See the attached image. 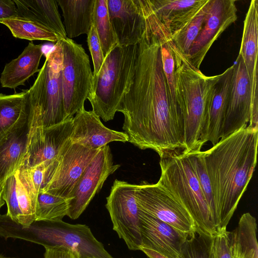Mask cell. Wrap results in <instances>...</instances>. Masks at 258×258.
Masks as SVG:
<instances>
[{"mask_svg":"<svg viewBox=\"0 0 258 258\" xmlns=\"http://www.w3.org/2000/svg\"><path fill=\"white\" fill-rule=\"evenodd\" d=\"M234 66L221 74L202 131V146L208 142L213 145L221 139L222 126L226 114L232 84Z\"/></svg>","mask_w":258,"mask_h":258,"instance_id":"19","label":"cell"},{"mask_svg":"<svg viewBox=\"0 0 258 258\" xmlns=\"http://www.w3.org/2000/svg\"><path fill=\"white\" fill-rule=\"evenodd\" d=\"M93 24L94 25L105 57L118 44L117 39L110 21L107 0H95Z\"/></svg>","mask_w":258,"mask_h":258,"instance_id":"30","label":"cell"},{"mask_svg":"<svg viewBox=\"0 0 258 258\" xmlns=\"http://www.w3.org/2000/svg\"><path fill=\"white\" fill-rule=\"evenodd\" d=\"M185 152L192 169L197 178L202 191L209 208L213 222L217 231L218 220L215 207L212 187L201 150Z\"/></svg>","mask_w":258,"mask_h":258,"instance_id":"32","label":"cell"},{"mask_svg":"<svg viewBox=\"0 0 258 258\" xmlns=\"http://www.w3.org/2000/svg\"><path fill=\"white\" fill-rule=\"evenodd\" d=\"M72 123L70 137L71 142L90 149H100L114 141L128 142V137L124 132L106 127L94 112L87 111L85 108L76 114Z\"/></svg>","mask_w":258,"mask_h":258,"instance_id":"17","label":"cell"},{"mask_svg":"<svg viewBox=\"0 0 258 258\" xmlns=\"http://www.w3.org/2000/svg\"><path fill=\"white\" fill-rule=\"evenodd\" d=\"M27 134L28 123L0 144V188L23 167Z\"/></svg>","mask_w":258,"mask_h":258,"instance_id":"26","label":"cell"},{"mask_svg":"<svg viewBox=\"0 0 258 258\" xmlns=\"http://www.w3.org/2000/svg\"><path fill=\"white\" fill-rule=\"evenodd\" d=\"M78 258H82V257H79V255H78Z\"/></svg>","mask_w":258,"mask_h":258,"instance_id":"42","label":"cell"},{"mask_svg":"<svg viewBox=\"0 0 258 258\" xmlns=\"http://www.w3.org/2000/svg\"><path fill=\"white\" fill-rule=\"evenodd\" d=\"M17 17L36 22L54 32L59 40L67 37L56 0H14Z\"/></svg>","mask_w":258,"mask_h":258,"instance_id":"23","label":"cell"},{"mask_svg":"<svg viewBox=\"0 0 258 258\" xmlns=\"http://www.w3.org/2000/svg\"><path fill=\"white\" fill-rule=\"evenodd\" d=\"M135 187L136 184L115 179L105 205L113 230L131 250H140L142 246Z\"/></svg>","mask_w":258,"mask_h":258,"instance_id":"10","label":"cell"},{"mask_svg":"<svg viewBox=\"0 0 258 258\" xmlns=\"http://www.w3.org/2000/svg\"><path fill=\"white\" fill-rule=\"evenodd\" d=\"M43 54L42 46L29 42L19 56L7 63L0 77L1 86L15 89L23 85L35 73Z\"/></svg>","mask_w":258,"mask_h":258,"instance_id":"25","label":"cell"},{"mask_svg":"<svg viewBox=\"0 0 258 258\" xmlns=\"http://www.w3.org/2000/svg\"><path fill=\"white\" fill-rule=\"evenodd\" d=\"M29 116L28 90L12 95L0 93V144L24 127Z\"/></svg>","mask_w":258,"mask_h":258,"instance_id":"24","label":"cell"},{"mask_svg":"<svg viewBox=\"0 0 258 258\" xmlns=\"http://www.w3.org/2000/svg\"><path fill=\"white\" fill-rule=\"evenodd\" d=\"M68 210L69 199L40 191L36 200L35 221H62Z\"/></svg>","mask_w":258,"mask_h":258,"instance_id":"31","label":"cell"},{"mask_svg":"<svg viewBox=\"0 0 258 258\" xmlns=\"http://www.w3.org/2000/svg\"><path fill=\"white\" fill-rule=\"evenodd\" d=\"M153 17L171 36L184 27L207 0H145Z\"/></svg>","mask_w":258,"mask_h":258,"instance_id":"18","label":"cell"},{"mask_svg":"<svg viewBox=\"0 0 258 258\" xmlns=\"http://www.w3.org/2000/svg\"><path fill=\"white\" fill-rule=\"evenodd\" d=\"M17 8L14 0H0V20L17 17Z\"/></svg>","mask_w":258,"mask_h":258,"instance_id":"38","label":"cell"},{"mask_svg":"<svg viewBox=\"0 0 258 258\" xmlns=\"http://www.w3.org/2000/svg\"><path fill=\"white\" fill-rule=\"evenodd\" d=\"M62 52V85L64 120L84 108L90 95L93 72L82 45L68 37L59 40Z\"/></svg>","mask_w":258,"mask_h":258,"instance_id":"8","label":"cell"},{"mask_svg":"<svg viewBox=\"0 0 258 258\" xmlns=\"http://www.w3.org/2000/svg\"><path fill=\"white\" fill-rule=\"evenodd\" d=\"M73 118L44 128L42 140L26 152L24 164L21 168H27L41 164L47 167L50 166L64 143L70 139L73 127Z\"/></svg>","mask_w":258,"mask_h":258,"instance_id":"21","label":"cell"},{"mask_svg":"<svg viewBox=\"0 0 258 258\" xmlns=\"http://www.w3.org/2000/svg\"><path fill=\"white\" fill-rule=\"evenodd\" d=\"M62 52L60 41L47 53L34 84L28 90L30 111L41 118L43 128L64 121Z\"/></svg>","mask_w":258,"mask_h":258,"instance_id":"7","label":"cell"},{"mask_svg":"<svg viewBox=\"0 0 258 258\" xmlns=\"http://www.w3.org/2000/svg\"><path fill=\"white\" fill-rule=\"evenodd\" d=\"M5 204L4 200L3 199V189L0 188V209Z\"/></svg>","mask_w":258,"mask_h":258,"instance_id":"40","label":"cell"},{"mask_svg":"<svg viewBox=\"0 0 258 258\" xmlns=\"http://www.w3.org/2000/svg\"><path fill=\"white\" fill-rule=\"evenodd\" d=\"M209 2L210 0H207L197 15L184 27L171 36L173 44L186 56L201 31Z\"/></svg>","mask_w":258,"mask_h":258,"instance_id":"33","label":"cell"},{"mask_svg":"<svg viewBox=\"0 0 258 258\" xmlns=\"http://www.w3.org/2000/svg\"><path fill=\"white\" fill-rule=\"evenodd\" d=\"M256 220L249 213H244L236 228L232 231L239 258H258Z\"/></svg>","mask_w":258,"mask_h":258,"instance_id":"28","label":"cell"},{"mask_svg":"<svg viewBox=\"0 0 258 258\" xmlns=\"http://www.w3.org/2000/svg\"><path fill=\"white\" fill-rule=\"evenodd\" d=\"M213 236L196 230L183 242L179 258H213Z\"/></svg>","mask_w":258,"mask_h":258,"instance_id":"34","label":"cell"},{"mask_svg":"<svg viewBox=\"0 0 258 258\" xmlns=\"http://www.w3.org/2000/svg\"><path fill=\"white\" fill-rule=\"evenodd\" d=\"M110 21L118 44L135 45L146 28V18L141 0H107Z\"/></svg>","mask_w":258,"mask_h":258,"instance_id":"15","label":"cell"},{"mask_svg":"<svg viewBox=\"0 0 258 258\" xmlns=\"http://www.w3.org/2000/svg\"><path fill=\"white\" fill-rule=\"evenodd\" d=\"M257 143L258 130L246 127L203 151L218 220L217 231L227 229L246 189L256 165Z\"/></svg>","mask_w":258,"mask_h":258,"instance_id":"2","label":"cell"},{"mask_svg":"<svg viewBox=\"0 0 258 258\" xmlns=\"http://www.w3.org/2000/svg\"><path fill=\"white\" fill-rule=\"evenodd\" d=\"M135 197L141 211L189 236L196 230L192 219L184 207L164 187L143 181L136 184Z\"/></svg>","mask_w":258,"mask_h":258,"instance_id":"11","label":"cell"},{"mask_svg":"<svg viewBox=\"0 0 258 258\" xmlns=\"http://www.w3.org/2000/svg\"><path fill=\"white\" fill-rule=\"evenodd\" d=\"M18 38L28 40H46L57 42V36L48 28L31 21L17 17L0 20Z\"/></svg>","mask_w":258,"mask_h":258,"instance_id":"29","label":"cell"},{"mask_svg":"<svg viewBox=\"0 0 258 258\" xmlns=\"http://www.w3.org/2000/svg\"><path fill=\"white\" fill-rule=\"evenodd\" d=\"M137 44L128 46L116 45L104 57L98 74L92 76L88 99L92 111L104 121L113 119L127 90L135 60Z\"/></svg>","mask_w":258,"mask_h":258,"instance_id":"5","label":"cell"},{"mask_svg":"<svg viewBox=\"0 0 258 258\" xmlns=\"http://www.w3.org/2000/svg\"><path fill=\"white\" fill-rule=\"evenodd\" d=\"M64 19L67 37L88 34L93 23L95 0H56Z\"/></svg>","mask_w":258,"mask_h":258,"instance_id":"27","label":"cell"},{"mask_svg":"<svg viewBox=\"0 0 258 258\" xmlns=\"http://www.w3.org/2000/svg\"><path fill=\"white\" fill-rule=\"evenodd\" d=\"M142 246L165 256L179 258L181 245L188 236L170 225L139 210Z\"/></svg>","mask_w":258,"mask_h":258,"instance_id":"16","label":"cell"},{"mask_svg":"<svg viewBox=\"0 0 258 258\" xmlns=\"http://www.w3.org/2000/svg\"><path fill=\"white\" fill-rule=\"evenodd\" d=\"M101 149H90L68 139L47 167L41 191L69 199L78 180Z\"/></svg>","mask_w":258,"mask_h":258,"instance_id":"9","label":"cell"},{"mask_svg":"<svg viewBox=\"0 0 258 258\" xmlns=\"http://www.w3.org/2000/svg\"><path fill=\"white\" fill-rule=\"evenodd\" d=\"M44 258H78V255L61 246L45 247Z\"/></svg>","mask_w":258,"mask_h":258,"instance_id":"37","label":"cell"},{"mask_svg":"<svg viewBox=\"0 0 258 258\" xmlns=\"http://www.w3.org/2000/svg\"><path fill=\"white\" fill-rule=\"evenodd\" d=\"M119 167V164H114L109 146L103 147L86 168L71 194L67 216L73 220L79 218L100 190L108 177Z\"/></svg>","mask_w":258,"mask_h":258,"instance_id":"12","label":"cell"},{"mask_svg":"<svg viewBox=\"0 0 258 258\" xmlns=\"http://www.w3.org/2000/svg\"><path fill=\"white\" fill-rule=\"evenodd\" d=\"M128 142L160 159L185 151L183 120L170 95L157 32L147 27L137 44L130 82L117 109Z\"/></svg>","mask_w":258,"mask_h":258,"instance_id":"1","label":"cell"},{"mask_svg":"<svg viewBox=\"0 0 258 258\" xmlns=\"http://www.w3.org/2000/svg\"><path fill=\"white\" fill-rule=\"evenodd\" d=\"M0 236L28 241L44 248L63 246L82 258H114L85 224L35 221L24 227L6 214H0Z\"/></svg>","mask_w":258,"mask_h":258,"instance_id":"4","label":"cell"},{"mask_svg":"<svg viewBox=\"0 0 258 258\" xmlns=\"http://www.w3.org/2000/svg\"><path fill=\"white\" fill-rule=\"evenodd\" d=\"M232 84L221 139L248 126L252 109V87L241 56L238 55L233 64Z\"/></svg>","mask_w":258,"mask_h":258,"instance_id":"14","label":"cell"},{"mask_svg":"<svg viewBox=\"0 0 258 258\" xmlns=\"http://www.w3.org/2000/svg\"><path fill=\"white\" fill-rule=\"evenodd\" d=\"M0 258H15V257L7 256H6L2 253H0Z\"/></svg>","mask_w":258,"mask_h":258,"instance_id":"41","label":"cell"},{"mask_svg":"<svg viewBox=\"0 0 258 258\" xmlns=\"http://www.w3.org/2000/svg\"><path fill=\"white\" fill-rule=\"evenodd\" d=\"M140 250L143 251L149 258H168L158 252L147 248L141 247Z\"/></svg>","mask_w":258,"mask_h":258,"instance_id":"39","label":"cell"},{"mask_svg":"<svg viewBox=\"0 0 258 258\" xmlns=\"http://www.w3.org/2000/svg\"><path fill=\"white\" fill-rule=\"evenodd\" d=\"M212 254L213 258H239L232 231L222 229L213 236Z\"/></svg>","mask_w":258,"mask_h":258,"instance_id":"35","label":"cell"},{"mask_svg":"<svg viewBox=\"0 0 258 258\" xmlns=\"http://www.w3.org/2000/svg\"><path fill=\"white\" fill-rule=\"evenodd\" d=\"M2 189L7 215L24 227L34 222L36 201L22 180L19 170L6 180Z\"/></svg>","mask_w":258,"mask_h":258,"instance_id":"20","label":"cell"},{"mask_svg":"<svg viewBox=\"0 0 258 258\" xmlns=\"http://www.w3.org/2000/svg\"><path fill=\"white\" fill-rule=\"evenodd\" d=\"M157 182L192 219L196 230L213 236L217 232L206 199L185 151L160 159Z\"/></svg>","mask_w":258,"mask_h":258,"instance_id":"6","label":"cell"},{"mask_svg":"<svg viewBox=\"0 0 258 258\" xmlns=\"http://www.w3.org/2000/svg\"><path fill=\"white\" fill-rule=\"evenodd\" d=\"M174 61L175 96L184 124L185 150H201L203 126L221 74L207 76L169 41Z\"/></svg>","mask_w":258,"mask_h":258,"instance_id":"3","label":"cell"},{"mask_svg":"<svg viewBox=\"0 0 258 258\" xmlns=\"http://www.w3.org/2000/svg\"><path fill=\"white\" fill-rule=\"evenodd\" d=\"M258 1L252 0L244 21L240 55L250 80L252 103L257 99Z\"/></svg>","mask_w":258,"mask_h":258,"instance_id":"22","label":"cell"},{"mask_svg":"<svg viewBox=\"0 0 258 258\" xmlns=\"http://www.w3.org/2000/svg\"><path fill=\"white\" fill-rule=\"evenodd\" d=\"M234 0H210L202 28L186 56L199 69L219 36L237 19Z\"/></svg>","mask_w":258,"mask_h":258,"instance_id":"13","label":"cell"},{"mask_svg":"<svg viewBox=\"0 0 258 258\" xmlns=\"http://www.w3.org/2000/svg\"><path fill=\"white\" fill-rule=\"evenodd\" d=\"M87 42L94 67L92 76H94L100 71L104 57L96 29L93 23L87 34Z\"/></svg>","mask_w":258,"mask_h":258,"instance_id":"36","label":"cell"}]
</instances>
